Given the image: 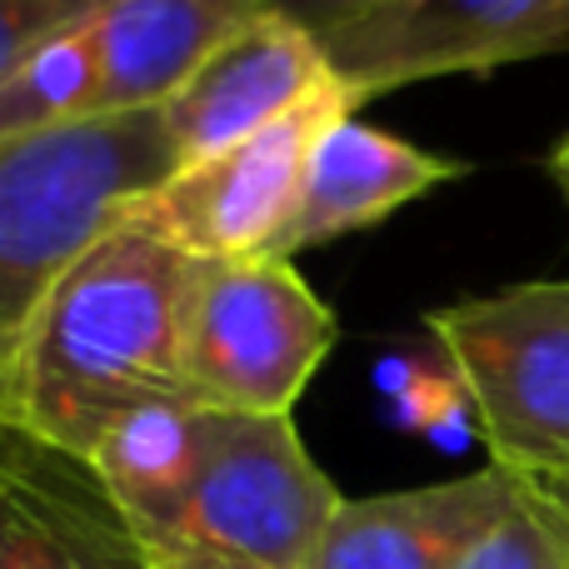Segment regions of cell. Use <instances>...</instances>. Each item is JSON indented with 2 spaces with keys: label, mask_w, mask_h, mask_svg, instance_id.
Masks as SVG:
<instances>
[{
  "label": "cell",
  "mask_w": 569,
  "mask_h": 569,
  "mask_svg": "<svg viewBox=\"0 0 569 569\" xmlns=\"http://www.w3.org/2000/svg\"><path fill=\"white\" fill-rule=\"evenodd\" d=\"M525 500L500 465L460 480L345 500L305 569H455Z\"/></svg>",
  "instance_id": "8"
},
{
  "label": "cell",
  "mask_w": 569,
  "mask_h": 569,
  "mask_svg": "<svg viewBox=\"0 0 569 569\" xmlns=\"http://www.w3.org/2000/svg\"><path fill=\"white\" fill-rule=\"evenodd\" d=\"M385 6H400V0H270V10L290 16L295 26H305L315 40H330L335 30L355 26V20L375 16Z\"/></svg>",
  "instance_id": "17"
},
{
  "label": "cell",
  "mask_w": 569,
  "mask_h": 569,
  "mask_svg": "<svg viewBox=\"0 0 569 569\" xmlns=\"http://www.w3.org/2000/svg\"><path fill=\"white\" fill-rule=\"evenodd\" d=\"M146 560L150 569H266L256 560H240V555L210 550V545H186V540H150Z\"/></svg>",
  "instance_id": "18"
},
{
  "label": "cell",
  "mask_w": 569,
  "mask_h": 569,
  "mask_svg": "<svg viewBox=\"0 0 569 569\" xmlns=\"http://www.w3.org/2000/svg\"><path fill=\"white\" fill-rule=\"evenodd\" d=\"M465 170L470 166L420 150L355 116L335 120L315 146L310 166H305L300 206H295L290 230L280 236L276 260H290L310 246H325V240H340L350 230L380 226L400 206L460 180Z\"/></svg>",
  "instance_id": "12"
},
{
  "label": "cell",
  "mask_w": 569,
  "mask_h": 569,
  "mask_svg": "<svg viewBox=\"0 0 569 569\" xmlns=\"http://www.w3.org/2000/svg\"><path fill=\"white\" fill-rule=\"evenodd\" d=\"M335 350V315L290 260H200L186 315V395L206 410L290 415Z\"/></svg>",
  "instance_id": "4"
},
{
  "label": "cell",
  "mask_w": 569,
  "mask_h": 569,
  "mask_svg": "<svg viewBox=\"0 0 569 569\" xmlns=\"http://www.w3.org/2000/svg\"><path fill=\"white\" fill-rule=\"evenodd\" d=\"M455 569H569V515L525 490L515 515Z\"/></svg>",
  "instance_id": "15"
},
{
  "label": "cell",
  "mask_w": 569,
  "mask_h": 569,
  "mask_svg": "<svg viewBox=\"0 0 569 569\" xmlns=\"http://www.w3.org/2000/svg\"><path fill=\"white\" fill-rule=\"evenodd\" d=\"M0 569H150L96 475L0 430Z\"/></svg>",
  "instance_id": "10"
},
{
  "label": "cell",
  "mask_w": 569,
  "mask_h": 569,
  "mask_svg": "<svg viewBox=\"0 0 569 569\" xmlns=\"http://www.w3.org/2000/svg\"><path fill=\"white\" fill-rule=\"evenodd\" d=\"M106 6L110 0H0V80L60 36L86 30Z\"/></svg>",
  "instance_id": "16"
},
{
  "label": "cell",
  "mask_w": 569,
  "mask_h": 569,
  "mask_svg": "<svg viewBox=\"0 0 569 569\" xmlns=\"http://www.w3.org/2000/svg\"><path fill=\"white\" fill-rule=\"evenodd\" d=\"M545 170H550V180L560 186V196L569 200V136L560 140V146L550 150V160H545Z\"/></svg>",
  "instance_id": "19"
},
{
  "label": "cell",
  "mask_w": 569,
  "mask_h": 569,
  "mask_svg": "<svg viewBox=\"0 0 569 569\" xmlns=\"http://www.w3.org/2000/svg\"><path fill=\"white\" fill-rule=\"evenodd\" d=\"M325 46L330 76L360 100L415 80L490 76L569 46V0H400Z\"/></svg>",
  "instance_id": "7"
},
{
  "label": "cell",
  "mask_w": 569,
  "mask_h": 569,
  "mask_svg": "<svg viewBox=\"0 0 569 569\" xmlns=\"http://www.w3.org/2000/svg\"><path fill=\"white\" fill-rule=\"evenodd\" d=\"M270 0H110L96 16V116L166 110Z\"/></svg>",
  "instance_id": "11"
},
{
  "label": "cell",
  "mask_w": 569,
  "mask_h": 569,
  "mask_svg": "<svg viewBox=\"0 0 569 569\" xmlns=\"http://www.w3.org/2000/svg\"><path fill=\"white\" fill-rule=\"evenodd\" d=\"M210 410L196 400H156L120 415L100 445L90 450L86 470L110 495L130 530L146 540H166L190 500V485L206 460Z\"/></svg>",
  "instance_id": "13"
},
{
  "label": "cell",
  "mask_w": 569,
  "mask_h": 569,
  "mask_svg": "<svg viewBox=\"0 0 569 569\" xmlns=\"http://www.w3.org/2000/svg\"><path fill=\"white\" fill-rule=\"evenodd\" d=\"M340 505L345 495L310 460L290 415L210 410L206 460L166 540L210 545L266 569H305Z\"/></svg>",
  "instance_id": "6"
},
{
  "label": "cell",
  "mask_w": 569,
  "mask_h": 569,
  "mask_svg": "<svg viewBox=\"0 0 569 569\" xmlns=\"http://www.w3.org/2000/svg\"><path fill=\"white\" fill-rule=\"evenodd\" d=\"M176 166L160 110L90 116L0 146V405L56 280Z\"/></svg>",
  "instance_id": "2"
},
{
  "label": "cell",
  "mask_w": 569,
  "mask_h": 569,
  "mask_svg": "<svg viewBox=\"0 0 569 569\" xmlns=\"http://www.w3.org/2000/svg\"><path fill=\"white\" fill-rule=\"evenodd\" d=\"M325 80H330V60H325L320 40L280 10H266L256 26L226 40L190 76V86L160 110L176 160L180 166L206 160L216 150H230L236 140L256 136V130L276 126Z\"/></svg>",
  "instance_id": "9"
},
{
  "label": "cell",
  "mask_w": 569,
  "mask_h": 569,
  "mask_svg": "<svg viewBox=\"0 0 569 569\" xmlns=\"http://www.w3.org/2000/svg\"><path fill=\"white\" fill-rule=\"evenodd\" d=\"M360 106L365 100L330 76L276 126L206 160L176 166L156 190L130 200L120 226L150 230L166 246L186 250L190 260H276L280 236L290 230L295 206H300L305 166L315 146L335 120L355 116Z\"/></svg>",
  "instance_id": "5"
},
{
  "label": "cell",
  "mask_w": 569,
  "mask_h": 569,
  "mask_svg": "<svg viewBox=\"0 0 569 569\" xmlns=\"http://www.w3.org/2000/svg\"><path fill=\"white\" fill-rule=\"evenodd\" d=\"M90 26L36 50L26 66H16L0 80V146L50 136L60 126L96 116L100 76H96V36H90Z\"/></svg>",
  "instance_id": "14"
},
{
  "label": "cell",
  "mask_w": 569,
  "mask_h": 569,
  "mask_svg": "<svg viewBox=\"0 0 569 569\" xmlns=\"http://www.w3.org/2000/svg\"><path fill=\"white\" fill-rule=\"evenodd\" d=\"M186 250L116 226L56 280L10 375L0 430L86 470L120 415L186 395V315L196 290Z\"/></svg>",
  "instance_id": "1"
},
{
  "label": "cell",
  "mask_w": 569,
  "mask_h": 569,
  "mask_svg": "<svg viewBox=\"0 0 569 569\" xmlns=\"http://www.w3.org/2000/svg\"><path fill=\"white\" fill-rule=\"evenodd\" d=\"M490 465L569 515V280H530L425 315Z\"/></svg>",
  "instance_id": "3"
}]
</instances>
